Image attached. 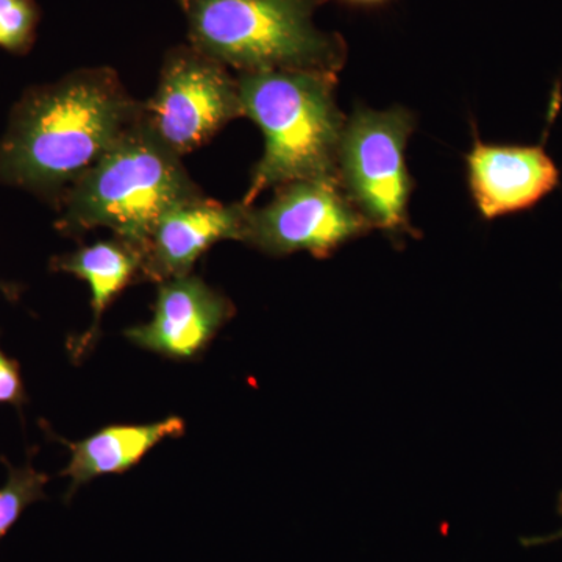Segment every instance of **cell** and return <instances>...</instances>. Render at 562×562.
<instances>
[{"mask_svg":"<svg viewBox=\"0 0 562 562\" xmlns=\"http://www.w3.org/2000/svg\"><path fill=\"white\" fill-rule=\"evenodd\" d=\"M139 106L109 66L29 88L0 138V187L21 188L57 209L63 194L138 122Z\"/></svg>","mask_w":562,"mask_h":562,"instance_id":"obj_1","label":"cell"},{"mask_svg":"<svg viewBox=\"0 0 562 562\" xmlns=\"http://www.w3.org/2000/svg\"><path fill=\"white\" fill-rule=\"evenodd\" d=\"M243 114L265 136L244 205L292 181L338 180L347 117L336 102L338 74L266 70L239 74Z\"/></svg>","mask_w":562,"mask_h":562,"instance_id":"obj_2","label":"cell"},{"mask_svg":"<svg viewBox=\"0 0 562 562\" xmlns=\"http://www.w3.org/2000/svg\"><path fill=\"white\" fill-rule=\"evenodd\" d=\"M181 158L138 122L63 194L57 231L80 236L109 228L143 254L158 222L180 203L201 198Z\"/></svg>","mask_w":562,"mask_h":562,"instance_id":"obj_3","label":"cell"},{"mask_svg":"<svg viewBox=\"0 0 562 562\" xmlns=\"http://www.w3.org/2000/svg\"><path fill=\"white\" fill-rule=\"evenodd\" d=\"M190 46L239 74H338L349 55L339 33L314 24L325 0H179Z\"/></svg>","mask_w":562,"mask_h":562,"instance_id":"obj_4","label":"cell"},{"mask_svg":"<svg viewBox=\"0 0 562 562\" xmlns=\"http://www.w3.org/2000/svg\"><path fill=\"white\" fill-rule=\"evenodd\" d=\"M416 116L402 105L387 110L358 106L346 121L338 158V181L355 209L392 243L417 236L409 221L414 179L406 147Z\"/></svg>","mask_w":562,"mask_h":562,"instance_id":"obj_5","label":"cell"},{"mask_svg":"<svg viewBox=\"0 0 562 562\" xmlns=\"http://www.w3.org/2000/svg\"><path fill=\"white\" fill-rule=\"evenodd\" d=\"M241 116L238 77L190 44L168 50L157 90L139 106L140 125L180 158Z\"/></svg>","mask_w":562,"mask_h":562,"instance_id":"obj_6","label":"cell"},{"mask_svg":"<svg viewBox=\"0 0 562 562\" xmlns=\"http://www.w3.org/2000/svg\"><path fill=\"white\" fill-rule=\"evenodd\" d=\"M372 231L338 180H301L277 188L265 206H247L241 243L271 257L308 251L324 260Z\"/></svg>","mask_w":562,"mask_h":562,"instance_id":"obj_7","label":"cell"},{"mask_svg":"<svg viewBox=\"0 0 562 562\" xmlns=\"http://www.w3.org/2000/svg\"><path fill=\"white\" fill-rule=\"evenodd\" d=\"M473 205L484 221L530 211L558 190L561 171L542 146L473 138L465 155Z\"/></svg>","mask_w":562,"mask_h":562,"instance_id":"obj_8","label":"cell"},{"mask_svg":"<svg viewBox=\"0 0 562 562\" xmlns=\"http://www.w3.org/2000/svg\"><path fill=\"white\" fill-rule=\"evenodd\" d=\"M235 305L198 276L161 281L154 317L125 330L133 344L176 360H190L235 316Z\"/></svg>","mask_w":562,"mask_h":562,"instance_id":"obj_9","label":"cell"},{"mask_svg":"<svg viewBox=\"0 0 562 562\" xmlns=\"http://www.w3.org/2000/svg\"><path fill=\"white\" fill-rule=\"evenodd\" d=\"M247 205L201 198L180 203L161 217L144 251L146 280L190 276L199 258L221 241H243Z\"/></svg>","mask_w":562,"mask_h":562,"instance_id":"obj_10","label":"cell"},{"mask_svg":"<svg viewBox=\"0 0 562 562\" xmlns=\"http://www.w3.org/2000/svg\"><path fill=\"white\" fill-rule=\"evenodd\" d=\"M184 435L180 417L144 425H110L79 442L60 439L70 450L68 468L61 475L69 476L68 498L81 484L90 483L109 473H124L138 464L157 443Z\"/></svg>","mask_w":562,"mask_h":562,"instance_id":"obj_11","label":"cell"},{"mask_svg":"<svg viewBox=\"0 0 562 562\" xmlns=\"http://www.w3.org/2000/svg\"><path fill=\"white\" fill-rule=\"evenodd\" d=\"M143 254L136 247L117 238L80 247L50 261L52 271L70 273L87 281L91 290L94 321L90 330L77 339L72 349L76 357L85 353L98 339L103 313L128 284L138 280L143 273Z\"/></svg>","mask_w":562,"mask_h":562,"instance_id":"obj_12","label":"cell"},{"mask_svg":"<svg viewBox=\"0 0 562 562\" xmlns=\"http://www.w3.org/2000/svg\"><path fill=\"white\" fill-rule=\"evenodd\" d=\"M9 480L0 487V541L20 520L32 503L46 498L44 486L49 482L46 473L33 469L31 460L22 468H13L5 461Z\"/></svg>","mask_w":562,"mask_h":562,"instance_id":"obj_13","label":"cell"},{"mask_svg":"<svg viewBox=\"0 0 562 562\" xmlns=\"http://www.w3.org/2000/svg\"><path fill=\"white\" fill-rule=\"evenodd\" d=\"M41 21L36 0H0V49L13 55L32 50Z\"/></svg>","mask_w":562,"mask_h":562,"instance_id":"obj_14","label":"cell"},{"mask_svg":"<svg viewBox=\"0 0 562 562\" xmlns=\"http://www.w3.org/2000/svg\"><path fill=\"white\" fill-rule=\"evenodd\" d=\"M27 402L20 364L0 350V403L21 408Z\"/></svg>","mask_w":562,"mask_h":562,"instance_id":"obj_15","label":"cell"},{"mask_svg":"<svg viewBox=\"0 0 562 562\" xmlns=\"http://www.w3.org/2000/svg\"><path fill=\"white\" fill-rule=\"evenodd\" d=\"M558 514H560V516L562 517V492L560 494V497H558ZM560 539H562V530L554 532V535L542 536V538L522 539V546H525V547L542 546V543L560 541Z\"/></svg>","mask_w":562,"mask_h":562,"instance_id":"obj_16","label":"cell"},{"mask_svg":"<svg viewBox=\"0 0 562 562\" xmlns=\"http://www.w3.org/2000/svg\"><path fill=\"white\" fill-rule=\"evenodd\" d=\"M346 5L360 7V9H376V7L386 5L391 0H338Z\"/></svg>","mask_w":562,"mask_h":562,"instance_id":"obj_17","label":"cell"},{"mask_svg":"<svg viewBox=\"0 0 562 562\" xmlns=\"http://www.w3.org/2000/svg\"><path fill=\"white\" fill-rule=\"evenodd\" d=\"M20 292L21 290L18 284L3 283V281H0V297L14 302L20 297Z\"/></svg>","mask_w":562,"mask_h":562,"instance_id":"obj_18","label":"cell"}]
</instances>
